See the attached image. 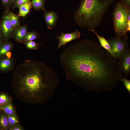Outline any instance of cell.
I'll list each match as a JSON object with an SVG mask.
<instances>
[{"label": "cell", "mask_w": 130, "mask_h": 130, "mask_svg": "<svg viewBox=\"0 0 130 130\" xmlns=\"http://www.w3.org/2000/svg\"><path fill=\"white\" fill-rule=\"evenodd\" d=\"M61 62L65 71L92 91L112 90L122 77L120 61L93 40L84 39L71 44L64 50Z\"/></svg>", "instance_id": "obj_1"}, {"label": "cell", "mask_w": 130, "mask_h": 130, "mask_svg": "<svg viewBox=\"0 0 130 130\" xmlns=\"http://www.w3.org/2000/svg\"><path fill=\"white\" fill-rule=\"evenodd\" d=\"M53 71L43 62L26 60L14 70V84L24 94L34 96L46 86V76Z\"/></svg>", "instance_id": "obj_2"}, {"label": "cell", "mask_w": 130, "mask_h": 130, "mask_svg": "<svg viewBox=\"0 0 130 130\" xmlns=\"http://www.w3.org/2000/svg\"><path fill=\"white\" fill-rule=\"evenodd\" d=\"M115 0H81L80 6L75 13L74 19L81 27L88 31L95 30L104 14Z\"/></svg>", "instance_id": "obj_3"}, {"label": "cell", "mask_w": 130, "mask_h": 130, "mask_svg": "<svg viewBox=\"0 0 130 130\" xmlns=\"http://www.w3.org/2000/svg\"><path fill=\"white\" fill-rule=\"evenodd\" d=\"M115 36L128 39L130 31V6L119 1L115 4L113 12Z\"/></svg>", "instance_id": "obj_4"}, {"label": "cell", "mask_w": 130, "mask_h": 130, "mask_svg": "<svg viewBox=\"0 0 130 130\" xmlns=\"http://www.w3.org/2000/svg\"><path fill=\"white\" fill-rule=\"evenodd\" d=\"M108 41L116 58L120 60L125 51L129 48L128 39L115 36Z\"/></svg>", "instance_id": "obj_5"}, {"label": "cell", "mask_w": 130, "mask_h": 130, "mask_svg": "<svg viewBox=\"0 0 130 130\" xmlns=\"http://www.w3.org/2000/svg\"><path fill=\"white\" fill-rule=\"evenodd\" d=\"M13 29L8 13L5 12L0 22V33L2 37L3 42L8 41L11 37Z\"/></svg>", "instance_id": "obj_6"}, {"label": "cell", "mask_w": 130, "mask_h": 130, "mask_svg": "<svg viewBox=\"0 0 130 130\" xmlns=\"http://www.w3.org/2000/svg\"><path fill=\"white\" fill-rule=\"evenodd\" d=\"M81 35L80 32L77 30L71 33H64L61 32L60 35H57L56 38L59 40L58 48L65 46L67 43L72 41L79 39Z\"/></svg>", "instance_id": "obj_7"}, {"label": "cell", "mask_w": 130, "mask_h": 130, "mask_svg": "<svg viewBox=\"0 0 130 130\" xmlns=\"http://www.w3.org/2000/svg\"><path fill=\"white\" fill-rule=\"evenodd\" d=\"M120 65L124 75L126 78L130 72V50L129 48L124 52L120 61Z\"/></svg>", "instance_id": "obj_8"}, {"label": "cell", "mask_w": 130, "mask_h": 130, "mask_svg": "<svg viewBox=\"0 0 130 130\" xmlns=\"http://www.w3.org/2000/svg\"><path fill=\"white\" fill-rule=\"evenodd\" d=\"M28 32V28L26 25H20L13 29L11 37L18 42L23 43Z\"/></svg>", "instance_id": "obj_9"}, {"label": "cell", "mask_w": 130, "mask_h": 130, "mask_svg": "<svg viewBox=\"0 0 130 130\" xmlns=\"http://www.w3.org/2000/svg\"><path fill=\"white\" fill-rule=\"evenodd\" d=\"M14 65V60L5 56L0 58V72H5L12 70Z\"/></svg>", "instance_id": "obj_10"}, {"label": "cell", "mask_w": 130, "mask_h": 130, "mask_svg": "<svg viewBox=\"0 0 130 130\" xmlns=\"http://www.w3.org/2000/svg\"><path fill=\"white\" fill-rule=\"evenodd\" d=\"M44 12V18L47 27L51 29L55 27L56 23L58 19L57 13L54 11Z\"/></svg>", "instance_id": "obj_11"}, {"label": "cell", "mask_w": 130, "mask_h": 130, "mask_svg": "<svg viewBox=\"0 0 130 130\" xmlns=\"http://www.w3.org/2000/svg\"><path fill=\"white\" fill-rule=\"evenodd\" d=\"M91 31L93 32L97 36L101 47L106 50L116 58L108 41L107 40L104 36H100L98 34L95 30H92Z\"/></svg>", "instance_id": "obj_12"}, {"label": "cell", "mask_w": 130, "mask_h": 130, "mask_svg": "<svg viewBox=\"0 0 130 130\" xmlns=\"http://www.w3.org/2000/svg\"><path fill=\"white\" fill-rule=\"evenodd\" d=\"M13 47L12 42L9 41L3 42L0 45V58L5 56V54L10 51Z\"/></svg>", "instance_id": "obj_13"}, {"label": "cell", "mask_w": 130, "mask_h": 130, "mask_svg": "<svg viewBox=\"0 0 130 130\" xmlns=\"http://www.w3.org/2000/svg\"><path fill=\"white\" fill-rule=\"evenodd\" d=\"M31 1L26 2L21 5L19 8V11L18 14L19 17H24L29 13L32 7Z\"/></svg>", "instance_id": "obj_14"}, {"label": "cell", "mask_w": 130, "mask_h": 130, "mask_svg": "<svg viewBox=\"0 0 130 130\" xmlns=\"http://www.w3.org/2000/svg\"><path fill=\"white\" fill-rule=\"evenodd\" d=\"M7 13L11 24L14 29L20 25L19 17L18 15L13 13L11 11H9Z\"/></svg>", "instance_id": "obj_15"}, {"label": "cell", "mask_w": 130, "mask_h": 130, "mask_svg": "<svg viewBox=\"0 0 130 130\" xmlns=\"http://www.w3.org/2000/svg\"><path fill=\"white\" fill-rule=\"evenodd\" d=\"M45 0H32L31 3L32 6L35 11L45 10L44 5Z\"/></svg>", "instance_id": "obj_16"}, {"label": "cell", "mask_w": 130, "mask_h": 130, "mask_svg": "<svg viewBox=\"0 0 130 130\" xmlns=\"http://www.w3.org/2000/svg\"><path fill=\"white\" fill-rule=\"evenodd\" d=\"M0 126L2 129L7 130L10 125L5 114L3 112L0 114Z\"/></svg>", "instance_id": "obj_17"}, {"label": "cell", "mask_w": 130, "mask_h": 130, "mask_svg": "<svg viewBox=\"0 0 130 130\" xmlns=\"http://www.w3.org/2000/svg\"><path fill=\"white\" fill-rule=\"evenodd\" d=\"M0 108L6 114L12 115L14 114V108L10 102L0 106Z\"/></svg>", "instance_id": "obj_18"}, {"label": "cell", "mask_w": 130, "mask_h": 130, "mask_svg": "<svg viewBox=\"0 0 130 130\" xmlns=\"http://www.w3.org/2000/svg\"><path fill=\"white\" fill-rule=\"evenodd\" d=\"M38 38L40 39L41 37L37 32L34 31L30 32H28L26 36L23 43L26 41H33Z\"/></svg>", "instance_id": "obj_19"}, {"label": "cell", "mask_w": 130, "mask_h": 130, "mask_svg": "<svg viewBox=\"0 0 130 130\" xmlns=\"http://www.w3.org/2000/svg\"><path fill=\"white\" fill-rule=\"evenodd\" d=\"M5 10V12L8 13L12 7L13 0H1Z\"/></svg>", "instance_id": "obj_20"}, {"label": "cell", "mask_w": 130, "mask_h": 130, "mask_svg": "<svg viewBox=\"0 0 130 130\" xmlns=\"http://www.w3.org/2000/svg\"><path fill=\"white\" fill-rule=\"evenodd\" d=\"M24 43L26 48L31 50H37L40 46V44L33 41H26Z\"/></svg>", "instance_id": "obj_21"}, {"label": "cell", "mask_w": 130, "mask_h": 130, "mask_svg": "<svg viewBox=\"0 0 130 130\" xmlns=\"http://www.w3.org/2000/svg\"><path fill=\"white\" fill-rule=\"evenodd\" d=\"M8 121L10 126H13L19 123V121L16 117L12 115L6 114Z\"/></svg>", "instance_id": "obj_22"}, {"label": "cell", "mask_w": 130, "mask_h": 130, "mask_svg": "<svg viewBox=\"0 0 130 130\" xmlns=\"http://www.w3.org/2000/svg\"><path fill=\"white\" fill-rule=\"evenodd\" d=\"M10 100L9 97L6 94L4 93L0 94V106L10 102Z\"/></svg>", "instance_id": "obj_23"}, {"label": "cell", "mask_w": 130, "mask_h": 130, "mask_svg": "<svg viewBox=\"0 0 130 130\" xmlns=\"http://www.w3.org/2000/svg\"><path fill=\"white\" fill-rule=\"evenodd\" d=\"M31 0H13L12 8L14 9L16 8H19L21 5L27 2L31 1Z\"/></svg>", "instance_id": "obj_24"}, {"label": "cell", "mask_w": 130, "mask_h": 130, "mask_svg": "<svg viewBox=\"0 0 130 130\" xmlns=\"http://www.w3.org/2000/svg\"><path fill=\"white\" fill-rule=\"evenodd\" d=\"M121 81L123 83L128 93L130 94V81L126 78L122 77Z\"/></svg>", "instance_id": "obj_25"}, {"label": "cell", "mask_w": 130, "mask_h": 130, "mask_svg": "<svg viewBox=\"0 0 130 130\" xmlns=\"http://www.w3.org/2000/svg\"><path fill=\"white\" fill-rule=\"evenodd\" d=\"M120 1L130 6V0H120Z\"/></svg>", "instance_id": "obj_26"}, {"label": "cell", "mask_w": 130, "mask_h": 130, "mask_svg": "<svg viewBox=\"0 0 130 130\" xmlns=\"http://www.w3.org/2000/svg\"><path fill=\"white\" fill-rule=\"evenodd\" d=\"M12 54L10 51L7 52L5 56L7 58H11Z\"/></svg>", "instance_id": "obj_27"}, {"label": "cell", "mask_w": 130, "mask_h": 130, "mask_svg": "<svg viewBox=\"0 0 130 130\" xmlns=\"http://www.w3.org/2000/svg\"><path fill=\"white\" fill-rule=\"evenodd\" d=\"M11 129L12 130H22L21 128L20 127L16 126L12 127Z\"/></svg>", "instance_id": "obj_28"}, {"label": "cell", "mask_w": 130, "mask_h": 130, "mask_svg": "<svg viewBox=\"0 0 130 130\" xmlns=\"http://www.w3.org/2000/svg\"><path fill=\"white\" fill-rule=\"evenodd\" d=\"M3 42L2 37L0 33V45Z\"/></svg>", "instance_id": "obj_29"}, {"label": "cell", "mask_w": 130, "mask_h": 130, "mask_svg": "<svg viewBox=\"0 0 130 130\" xmlns=\"http://www.w3.org/2000/svg\"><path fill=\"white\" fill-rule=\"evenodd\" d=\"M2 111V110H1V109L0 108V114L1 113V112Z\"/></svg>", "instance_id": "obj_30"}, {"label": "cell", "mask_w": 130, "mask_h": 130, "mask_svg": "<svg viewBox=\"0 0 130 130\" xmlns=\"http://www.w3.org/2000/svg\"><path fill=\"white\" fill-rule=\"evenodd\" d=\"M1 129H2L1 128V127H0V130H2Z\"/></svg>", "instance_id": "obj_31"}, {"label": "cell", "mask_w": 130, "mask_h": 130, "mask_svg": "<svg viewBox=\"0 0 130 130\" xmlns=\"http://www.w3.org/2000/svg\"><path fill=\"white\" fill-rule=\"evenodd\" d=\"M0 10H1V7H0Z\"/></svg>", "instance_id": "obj_32"}]
</instances>
